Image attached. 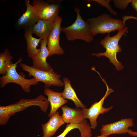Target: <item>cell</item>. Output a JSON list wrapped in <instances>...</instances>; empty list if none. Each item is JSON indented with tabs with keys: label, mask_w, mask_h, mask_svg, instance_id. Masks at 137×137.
<instances>
[{
	"label": "cell",
	"mask_w": 137,
	"mask_h": 137,
	"mask_svg": "<svg viewBox=\"0 0 137 137\" xmlns=\"http://www.w3.org/2000/svg\"><path fill=\"white\" fill-rule=\"evenodd\" d=\"M49 103L48 99L41 95L35 98H22L15 103L6 106H1L0 125L6 124L11 116L32 106L39 107L41 111L46 113Z\"/></svg>",
	"instance_id": "6da1fadb"
},
{
	"label": "cell",
	"mask_w": 137,
	"mask_h": 137,
	"mask_svg": "<svg viewBox=\"0 0 137 137\" xmlns=\"http://www.w3.org/2000/svg\"><path fill=\"white\" fill-rule=\"evenodd\" d=\"M128 28L125 25L123 29L118 31L115 35L111 37L109 33L102 39L100 42V44L106 49V51L103 53H93L92 55L98 57L105 56L108 58L110 62L115 66L116 69L119 71L123 68L121 62L118 61L117 58V53L122 51V49L118 43L123 36L127 32Z\"/></svg>",
	"instance_id": "7a4b0ae2"
},
{
	"label": "cell",
	"mask_w": 137,
	"mask_h": 137,
	"mask_svg": "<svg viewBox=\"0 0 137 137\" xmlns=\"http://www.w3.org/2000/svg\"><path fill=\"white\" fill-rule=\"evenodd\" d=\"M77 17L74 22L71 25L61 28V32L64 33L68 41L80 40L87 43L94 40L89 25L82 18L80 14V9L77 7L75 9Z\"/></svg>",
	"instance_id": "3957f363"
},
{
	"label": "cell",
	"mask_w": 137,
	"mask_h": 137,
	"mask_svg": "<svg viewBox=\"0 0 137 137\" xmlns=\"http://www.w3.org/2000/svg\"><path fill=\"white\" fill-rule=\"evenodd\" d=\"M86 21L88 24L92 36L98 34L109 33L123 29L125 23L118 19L104 14L96 17L89 18Z\"/></svg>",
	"instance_id": "277c9868"
},
{
	"label": "cell",
	"mask_w": 137,
	"mask_h": 137,
	"mask_svg": "<svg viewBox=\"0 0 137 137\" xmlns=\"http://www.w3.org/2000/svg\"><path fill=\"white\" fill-rule=\"evenodd\" d=\"M22 61V58L21 57L16 62L8 66L6 74L0 78L1 88L9 83H13L20 86L25 92L28 93L30 92L31 86L38 83L33 78L27 79L25 78V75L18 73L16 70L17 65Z\"/></svg>",
	"instance_id": "5b68a950"
},
{
	"label": "cell",
	"mask_w": 137,
	"mask_h": 137,
	"mask_svg": "<svg viewBox=\"0 0 137 137\" xmlns=\"http://www.w3.org/2000/svg\"><path fill=\"white\" fill-rule=\"evenodd\" d=\"M19 66L23 71L28 72L29 76H33L36 81L43 83L45 88L52 85L63 86L64 83L60 79V75L55 73L53 69L48 71L42 70L22 63H20Z\"/></svg>",
	"instance_id": "8992f818"
},
{
	"label": "cell",
	"mask_w": 137,
	"mask_h": 137,
	"mask_svg": "<svg viewBox=\"0 0 137 137\" xmlns=\"http://www.w3.org/2000/svg\"><path fill=\"white\" fill-rule=\"evenodd\" d=\"M98 74L106 85L107 90L105 94L99 101L93 104L89 108H82L85 118L89 120L91 127L93 129H95L97 126V119L99 115L108 112L113 107V106H111L105 108L103 106L105 100L111 93L114 92V90L109 88L105 80L102 77L99 73Z\"/></svg>",
	"instance_id": "52a82bcc"
},
{
	"label": "cell",
	"mask_w": 137,
	"mask_h": 137,
	"mask_svg": "<svg viewBox=\"0 0 137 137\" xmlns=\"http://www.w3.org/2000/svg\"><path fill=\"white\" fill-rule=\"evenodd\" d=\"M32 5L38 19L54 22L59 16L60 7L58 3H50L43 0H34Z\"/></svg>",
	"instance_id": "ba28073f"
},
{
	"label": "cell",
	"mask_w": 137,
	"mask_h": 137,
	"mask_svg": "<svg viewBox=\"0 0 137 137\" xmlns=\"http://www.w3.org/2000/svg\"><path fill=\"white\" fill-rule=\"evenodd\" d=\"M62 17L59 16L54 22L52 29L47 38V48L49 52V56L54 54L61 55L64 51L60 46V36L61 32Z\"/></svg>",
	"instance_id": "9c48e42d"
},
{
	"label": "cell",
	"mask_w": 137,
	"mask_h": 137,
	"mask_svg": "<svg viewBox=\"0 0 137 137\" xmlns=\"http://www.w3.org/2000/svg\"><path fill=\"white\" fill-rule=\"evenodd\" d=\"M132 118L122 119L113 123L102 125L100 129L101 135L107 137L114 134H126L129 128L134 126Z\"/></svg>",
	"instance_id": "30bf717a"
},
{
	"label": "cell",
	"mask_w": 137,
	"mask_h": 137,
	"mask_svg": "<svg viewBox=\"0 0 137 137\" xmlns=\"http://www.w3.org/2000/svg\"><path fill=\"white\" fill-rule=\"evenodd\" d=\"M47 38L42 39L40 42V51L36 55L31 58L32 66L35 68L42 70L48 71L53 69L47 61L49 56V52L47 48Z\"/></svg>",
	"instance_id": "8fae6325"
},
{
	"label": "cell",
	"mask_w": 137,
	"mask_h": 137,
	"mask_svg": "<svg viewBox=\"0 0 137 137\" xmlns=\"http://www.w3.org/2000/svg\"><path fill=\"white\" fill-rule=\"evenodd\" d=\"M26 10L18 19L17 26L25 29L32 27L37 22L38 19L33 5L29 0L25 1Z\"/></svg>",
	"instance_id": "7c38bea8"
},
{
	"label": "cell",
	"mask_w": 137,
	"mask_h": 137,
	"mask_svg": "<svg viewBox=\"0 0 137 137\" xmlns=\"http://www.w3.org/2000/svg\"><path fill=\"white\" fill-rule=\"evenodd\" d=\"M61 108L62 111V116L65 123L80 124L86 120L82 108H72L66 105L62 106Z\"/></svg>",
	"instance_id": "4fadbf2b"
},
{
	"label": "cell",
	"mask_w": 137,
	"mask_h": 137,
	"mask_svg": "<svg viewBox=\"0 0 137 137\" xmlns=\"http://www.w3.org/2000/svg\"><path fill=\"white\" fill-rule=\"evenodd\" d=\"M62 116L57 111L46 123L42 125L43 136L42 137H51L54 135L60 127L64 124Z\"/></svg>",
	"instance_id": "5bb4252c"
},
{
	"label": "cell",
	"mask_w": 137,
	"mask_h": 137,
	"mask_svg": "<svg viewBox=\"0 0 137 137\" xmlns=\"http://www.w3.org/2000/svg\"><path fill=\"white\" fill-rule=\"evenodd\" d=\"M44 94L47 97L48 99L50 105V110L48 116L50 117L62 105L68 102L67 100L63 98L62 93L57 92L51 89L45 88Z\"/></svg>",
	"instance_id": "9a60e30c"
},
{
	"label": "cell",
	"mask_w": 137,
	"mask_h": 137,
	"mask_svg": "<svg viewBox=\"0 0 137 137\" xmlns=\"http://www.w3.org/2000/svg\"><path fill=\"white\" fill-rule=\"evenodd\" d=\"M53 22L38 19L32 27V34L43 39L47 38L53 27Z\"/></svg>",
	"instance_id": "2e32d148"
},
{
	"label": "cell",
	"mask_w": 137,
	"mask_h": 137,
	"mask_svg": "<svg viewBox=\"0 0 137 137\" xmlns=\"http://www.w3.org/2000/svg\"><path fill=\"white\" fill-rule=\"evenodd\" d=\"M32 34V27L25 29L24 36L27 43V52L28 56L31 58L40 52V49H37V47L42 39L33 37Z\"/></svg>",
	"instance_id": "e0dca14e"
},
{
	"label": "cell",
	"mask_w": 137,
	"mask_h": 137,
	"mask_svg": "<svg viewBox=\"0 0 137 137\" xmlns=\"http://www.w3.org/2000/svg\"><path fill=\"white\" fill-rule=\"evenodd\" d=\"M64 87L62 92V96L64 99L72 101L77 108L82 109L85 108L86 106L81 101L78 97L76 93L72 86L70 80L67 78H63Z\"/></svg>",
	"instance_id": "ac0fdd59"
},
{
	"label": "cell",
	"mask_w": 137,
	"mask_h": 137,
	"mask_svg": "<svg viewBox=\"0 0 137 137\" xmlns=\"http://www.w3.org/2000/svg\"><path fill=\"white\" fill-rule=\"evenodd\" d=\"M75 129H79L81 137H85L87 136L91 130L90 126L87 123V120H85L80 124H68L63 132L56 137H65L70 131Z\"/></svg>",
	"instance_id": "d6986e66"
},
{
	"label": "cell",
	"mask_w": 137,
	"mask_h": 137,
	"mask_svg": "<svg viewBox=\"0 0 137 137\" xmlns=\"http://www.w3.org/2000/svg\"><path fill=\"white\" fill-rule=\"evenodd\" d=\"M12 56L7 49L0 54V74L4 75L7 72L8 66L12 63Z\"/></svg>",
	"instance_id": "ffe728a7"
},
{
	"label": "cell",
	"mask_w": 137,
	"mask_h": 137,
	"mask_svg": "<svg viewBox=\"0 0 137 137\" xmlns=\"http://www.w3.org/2000/svg\"><path fill=\"white\" fill-rule=\"evenodd\" d=\"M89 1L95 2L101 5L106 7L112 14L115 15H117L116 13L112 9L109 4V2L110 0H93Z\"/></svg>",
	"instance_id": "44dd1931"
},
{
	"label": "cell",
	"mask_w": 137,
	"mask_h": 137,
	"mask_svg": "<svg viewBox=\"0 0 137 137\" xmlns=\"http://www.w3.org/2000/svg\"><path fill=\"white\" fill-rule=\"evenodd\" d=\"M132 0H114L115 5L116 7L121 9H125Z\"/></svg>",
	"instance_id": "7402d4cb"
},
{
	"label": "cell",
	"mask_w": 137,
	"mask_h": 137,
	"mask_svg": "<svg viewBox=\"0 0 137 137\" xmlns=\"http://www.w3.org/2000/svg\"><path fill=\"white\" fill-rule=\"evenodd\" d=\"M131 3L132 7L137 12V0H132Z\"/></svg>",
	"instance_id": "603a6c76"
},
{
	"label": "cell",
	"mask_w": 137,
	"mask_h": 137,
	"mask_svg": "<svg viewBox=\"0 0 137 137\" xmlns=\"http://www.w3.org/2000/svg\"><path fill=\"white\" fill-rule=\"evenodd\" d=\"M127 133L129 135L133 136H137V132L133 131L131 129H130L128 131Z\"/></svg>",
	"instance_id": "cb8c5ba5"
},
{
	"label": "cell",
	"mask_w": 137,
	"mask_h": 137,
	"mask_svg": "<svg viewBox=\"0 0 137 137\" xmlns=\"http://www.w3.org/2000/svg\"><path fill=\"white\" fill-rule=\"evenodd\" d=\"M96 137H105L104 136H103L102 135H99V136H97Z\"/></svg>",
	"instance_id": "d4e9b609"
}]
</instances>
